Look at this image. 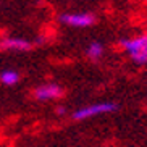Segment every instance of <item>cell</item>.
Segmentation results:
<instances>
[{
  "label": "cell",
  "mask_w": 147,
  "mask_h": 147,
  "mask_svg": "<svg viewBox=\"0 0 147 147\" xmlns=\"http://www.w3.org/2000/svg\"><path fill=\"white\" fill-rule=\"evenodd\" d=\"M104 53V49H102V45H100L99 42H94L89 45V49H87V55L91 57L92 60H97V58H100V55Z\"/></svg>",
  "instance_id": "cell-7"
},
{
  "label": "cell",
  "mask_w": 147,
  "mask_h": 147,
  "mask_svg": "<svg viewBox=\"0 0 147 147\" xmlns=\"http://www.w3.org/2000/svg\"><path fill=\"white\" fill-rule=\"evenodd\" d=\"M60 21L74 28H86L94 23V16L89 13H78V15H61Z\"/></svg>",
  "instance_id": "cell-3"
},
{
  "label": "cell",
  "mask_w": 147,
  "mask_h": 147,
  "mask_svg": "<svg viewBox=\"0 0 147 147\" xmlns=\"http://www.w3.org/2000/svg\"><path fill=\"white\" fill-rule=\"evenodd\" d=\"M18 73H15V71H3V73L0 74V79H2V82L3 84H7V86H11V84H16L18 82Z\"/></svg>",
  "instance_id": "cell-6"
},
{
  "label": "cell",
  "mask_w": 147,
  "mask_h": 147,
  "mask_svg": "<svg viewBox=\"0 0 147 147\" xmlns=\"http://www.w3.org/2000/svg\"><path fill=\"white\" fill-rule=\"evenodd\" d=\"M118 108V105L115 104H108V102H104V104H95V105H89V107H84L81 110H78L76 113H73L74 120H86V118L95 117V115H100V113H110L115 112Z\"/></svg>",
  "instance_id": "cell-2"
},
{
  "label": "cell",
  "mask_w": 147,
  "mask_h": 147,
  "mask_svg": "<svg viewBox=\"0 0 147 147\" xmlns=\"http://www.w3.org/2000/svg\"><path fill=\"white\" fill-rule=\"evenodd\" d=\"M121 45L126 49V52L129 53L136 63L139 65L147 63V36L131 40H121Z\"/></svg>",
  "instance_id": "cell-1"
},
{
  "label": "cell",
  "mask_w": 147,
  "mask_h": 147,
  "mask_svg": "<svg viewBox=\"0 0 147 147\" xmlns=\"http://www.w3.org/2000/svg\"><path fill=\"white\" fill-rule=\"evenodd\" d=\"M31 44L24 39H16V37H11V39H5L0 42V50H29Z\"/></svg>",
  "instance_id": "cell-5"
},
{
  "label": "cell",
  "mask_w": 147,
  "mask_h": 147,
  "mask_svg": "<svg viewBox=\"0 0 147 147\" xmlns=\"http://www.w3.org/2000/svg\"><path fill=\"white\" fill-rule=\"evenodd\" d=\"M63 95V89L57 84H45L36 91V99L39 100H49V99H58Z\"/></svg>",
  "instance_id": "cell-4"
}]
</instances>
